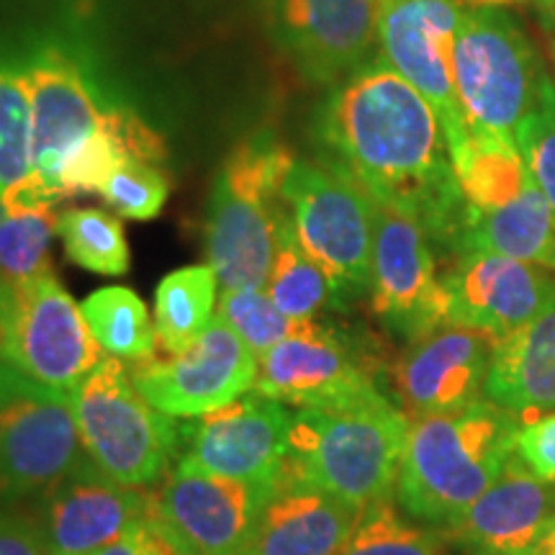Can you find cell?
Segmentation results:
<instances>
[{
  "label": "cell",
  "mask_w": 555,
  "mask_h": 555,
  "mask_svg": "<svg viewBox=\"0 0 555 555\" xmlns=\"http://www.w3.org/2000/svg\"><path fill=\"white\" fill-rule=\"evenodd\" d=\"M324 159L347 172L378 204L412 214L429 240L455 249L466 198L435 108L384 60L365 62L337 82L319 108Z\"/></svg>",
  "instance_id": "obj_1"
},
{
  "label": "cell",
  "mask_w": 555,
  "mask_h": 555,
  "mask_svg": "<svg viewBox=\"0 0 555 555\" xmlns=\"http://www.w3.org/2000/svg\"><path fill=\"white\" fill-rule=\"evenodd\" d=\"M522 416L481 399L450 414L412 420L397 478V504L414 522L446 530L517 455Z\"/></svg>",
  "instance_id": "obj_2"
},
{
  "label": "cell",
  "mask_w": 555,
  "mask_h": 555,
  "mask_svg": "<svg viewBox=\"0 0 555 555\" xmlns=\"http://www.w3.org/2000/svg\"><path fill=\"white\" fill-rule=\"evenodd\" d=\"M412 420L378 388L294 412L286 466L339 502L365 512L391 496Z\"/></svg>",
  "instance_id": "obj_3"
},
{
  "label": "cell",
  "mask_w": 555,
  "mask_h": 555,
  "mask_svg": "<svg viewBox=\"0 0 555 555\" xmlns=\"http://www.w3.org/2000/svg\"><path fill=\"white\" fill-rule=\"evenodd\" d=\"M294 163V152L270 134L249 137L227 155L206 211V258L221 291L266 288Z\"/></svg>",
  "instance_id": "obj_4"
},
{
  "label": "cell",
  "mask_w": 555,
  "mask_h": 555,
  "mask_svg": "<svg viewBox=\"0 0 555 555\" xmlns=\"http://www.w3.org/2000/svg\"><path fill=\"white\" fill-rule=\"evenodd\" d=\"M547 75L522 26L496 5L461 13L455 37V90L468 134L515 144L538 106Z\"/></svg>",
  "instance_id": "obj_5"
},
{
  "label": "cell",
  "mask_w": 555,
  "mask_h": 555,
  "mask_svg": "<svg viewBox=\"0 0 555 555\" xmlns=\"http://www.w3.org/2000/svg\"><path fill=\"white\" fill-rule=\"evenodd\" d=\"M283 204L301 247L324 270L337 309L371 294L376 201L327 159H298L283 183Z\"/></svg>",
  "instance_id": "obj_6"
},
{
  "label": "cell",
  "mask_w": 555,
  "mask_h": 555,
  "mask_svg": "<svg viewBox=\"0 0 555 555\" xmlns=\"http://www.w3.org/2000/svg\"><path fill=\"white\" fill-rule=\"evenodd\" d=\"M80 440L93 466L116 483H157L176 463L180 427L139 393L127 363L106 356L73 397Z\"/></svg>",
  "instance_id": "obj_7"
},
{
  "label": "cell",
  "mask_w": 555,
  "mask_h": 555,
  "mask_svg": "<svg viewBox=\"0 0 555 555\" xmlns=\"http://www.w3.org/2000/svg\"><path fill=\"white\" fill-rule=\"evenodd\" d=\"M106 352L57 275L31 281L0 275V363L54 391L75 393Z\"/></svg>",
  "instance_id": "obj_8"
},
{
  "label": "cell",
  "mask_w": 555,
  "mask_h": 555,
  "mask_svg": "<svg viewBox=\"0 0 555 555\" xmlns=\"http://www.w3.org/2000/svg\"><path fill=\"white\" fill-rule=\"evenodd\" d=\"M73 397L0 363V499L50 494L88 461Z\"/></svg>",
  "instance_id": "obj_9"
},
{
  "label": "cell",
  "mask_w": 555,
  "mask_h": 555,
  "mask_svg": "<svg viewBox=\"0 0 555 555\" xmlns=\"http://www.w3.org/2000/svg\"><path fill=\"white\" fill-rule=\"evenodd\" d=\"M273 489L176 461L150 491V519L178 555H245Z\"/></svg>",
  "instance_id": "obj_10"
},
{
  "label": "cell",
  "mask_w": 555,
  "mask_h": 555,
  "mask_svg": "<svg viewBox=\"0 0 555 555\" xmlns=\"http://www.w3.org/2000/svg\"><path fill=\"white\" fill-rule=\"evenodd\" d=\"M31 101V159L37 189L50 206L62 196V176L99 134L108 106L78 60L60 44H39L21 62Z\"/></svg>",
  "instance_id": "obj_11"
},
{
  "label": "cell",
  "mask_w": 555,
  "mask_h": 555,
  "mask_svg": "<svg viewBox=\"0 0 555 555\" xmlns=\"http://www.w3.org/2000/svg\"><path fill=\"white\" fill-rule=\"evenodd\" d=\"M457 0H380V60L425 95L446 129L450 155L468 142L455 90V37L461 24Z\"/></svg>",
  "instance_id": "obj_12"
},
{
  "label": "cell",
  "mask_w": 555,
  "mask_h": 555,
  "mask_svg": "<svg viewBox=\"0 0 555 555\" xmlns=\"http://www.w3.org/2000/svg\"><path fill=\"white\" fill-rule=\"evenodd\" d=\"M371 307L409 345L448 324V296L427 229L412 214L378 201Z\"/></svg>",
  "instance_id": "obj_13"
},
{
  "label": "cell",
  "mask_w": 555,
  "mask_h": 555,
  "mask_svg": "<svg viewBox=\"0 0 555 555\" xmlns=\"http://www.w3.org/2000/svg\"><path fill=\"white\" fill-rule=\"evenodd\" d=\"M260 358L219 314L189 347L129 365L134 386L157 412L176 420L232 404L255 388Z\"/></svg>",
  "instance_id": "obj_14"
},
{
  "label": "cell",
  "mask_w": 555,
  "mask_h": 555,
  "mask_svg": "<svg viewBox=\"0 0 555 555\" xmlns=\"http://www.w3.org/2000/svg\"><path fill=\"white\" fill-rule=\"evenodd\" d=\"M291 422L286 404L249 391L180 427V461L232 481L273 486L288 455Z\"/></svg>",
  "instance_id": "obj_15"
},
{
  "label": "cell",
  "mask_w": 555,
  "mask_h": 555,
  "mask_svg": "<svg viewBox=\"0 0 555 555\" xmlns=\"http://www.w3.org/2000/svg\"><path fill=\"white\" fill-rule=\"evenodd\" d=\"M373 388L378 386L371 358L339 330L311 319L260 358L253 391L309 409L350 401Z\"/></svg>",
  "instance_id": "obj_16"
},
{
  "label": "cell",
  "mask_w": 555,
  "mask_h": 555,
  "mask_svg": "<svg viewBox=\"0 0 555 555\" xmlns=\"http://www.w3.org/2000/svg\"><path fill=\"white\" fill-rule=\"evenodd\" d=\"M380 0H266L268 26L311 82L337 86L378 41Z\"/></svg>",
  "instance_id": "obj_17"
},
{
  "label": "cell",
  "mask_w": 555,
  "mask_h": 555,
  "mask_svg": "<svg viewBox=\"0 0 555 555\" xmlns=\"http://www.w3.org/2000/svg\"><path fill=\"white\" fill-rule=\"evenodd\" d=\"M448 324L478 330L494 343L515 335L555 298V278L496 253H461L442 275Z\"/></svg>",
  "instance_id": "obj_18"
},
{
  "label": "cell",
  "mask_w": 555,
  "mask_h": 555,
  "mask_svg": "<svg viewBox=\"0 0 555 555\" xmlns=\"http://www.w3.org/2000/svg\"><path fill=\"white\" fill-rule=\"evenodd\" d=\"M491 356L494 339L457 324H442L420 337L393 367L401 412L409 420H422L481 401Z\"/></svg>",
  "instance_id": "obj_19"
},
{
  "label": "cell",
  "mask_w": 555,
  "mask_h": 555,
  "mask_svg": "<svg viewBox=\"0 0 555 555\" xmlns=\"http://www.w3.org/2000/svg\"><path fill=\"white\" fill-rule=\"evenodd\" d=\"M555 522V483L515 455L474 504L440 535L461 555H538Z\"/></svg>",
  "instance_id": "obj_20"
},
{
  "label": "cell",
  "mask_w": 555,
  "mask_h": 555,
  "mask_svg": "<svg viewBox=\"0 0 555 555\" xmlns=\"http://www.w3.org/2000/svg\"><path fill=\"white\" fill-rule=\"evenodd\" d=\"M147 517L150 491L116 483L88 457L47 494L39 522L52 555H88Z\"/></svg>",
  "instance_id": "obj_21"
},
{
  "label": "cell",
  "mask_w": 555,
  "mask_h": 555,
  "mask_svg": "<svg viewBox=\"0 0 555 555\" xmlns=\"http://www.w3.org/2000/svg\"><path fill=\"white\" fill-rule=\"evenodd\" d=\"M363 512L309 483L283 461L245 555H339Z\"/></svg>",
  "instance_id": "obj_22"
},
{
  "label": "cell",
  "mask_w": 555,
  "mask_h": 555,
  "mask_svg": "<svg viewBox=\"0 0 555 555\" xmlns=\"http://www.w3.org/2000/svg\"><path fill=\"white\" fill-rule=\"evenodd\" d=\"M483 397L522 420L555 409V298L522 330L494 343Z\"/></svg>",
  "instance_id": "obj_23"
},
{
  "label": "cell",
  "mask_w": 555,
  "mask_h": 555,
  "mask_svg": "<svg viewBox=\"0 0 555 555\" xmlns=\"http://www.w3.org/2000/svg\"><path fill=\"white\" fill-rule=\"evenodd\" d=\"M453 253H496L555 270V214L540 185L532 183L522 196L491 211H466Z\"/></svg>",
  "instance_id": "obj_24"
},
{
  "label": "cell",
  "mask_w": 555,
  "mask_h": 555,
  "mask_svg": "<svg viewBox=\"0 0 555 555\" xmlns=\"http://www.w3.org/2000/svg\"><path fill=\"white\" fill-rule=\"evenodd\" d=\"M0 198L5 214L52 208L34 178L29 88L13 60H0Z\"/></svg>",
  "instance_id": "obj_25"
},
{
  "label": "cell",
  "mask_w": 555,
  "mask_h": 555,
  "mask_svg": "<svg viewBox=\"0 0 555 555\" xmlns=\"http://www.w3.org/2000/svg\"><path fill=\"white\" fill-rule=\"evenodd\" d=\"M90 335L106 356L142 365L157 356V327L144 301L131 288L106 286L82 301Z\"/></svg>",
  "instance_id": "obj_26"
},
{
  "label": "cell",
  "mask_w": 555,
  "mask_h": 555,
  "mask_svg": "<svg viewBox=\"0 0 555 555\" xmlns=\"http://www.w3.org/2000/svg\"><path fill=\"white\" fill-rule=\"evenodd\" d=\"M219 278L208 266H189L165 275L155 291L157 343L168 356L189 347L208 327L217 309Z\"/></svg>",
  "instance_id": "obj_27"
},
{
  "label": "cell",
  "mask_w": 555,
  "mask_h": 555,
  "mask_svg": "<svg viewBox=\"0 0 555 555\" xmlns=\"http://www.w3.org/2000/svg\"><path fill=\"white\" fill-rule=\"evenodd\" d=\"M266 291L273 298L275 307L294 322H311L322 309H337L330 278L301 247L294 224L288 219V211L281 221V232H278Z\"/></svg>",
  "instance_id": "obj_28"
},
{
  "label": "cell",
  "mask_w": 555,
  "mask_h": 555,
  "mask_svg": "<svg viewBox=\"0 0 555 555\" xmlns=\"http://www.w3.org/2000/svg\"><path fill=\"white\" fill-rule=\"evenodd\" d=\"M57 234L75 266L99 275H124L131 255L121 221L101 208H67L57 217Z\"/></svg>",
  "instance_id": "obj_29"
},
{
  "label": "cell",
  "mask_w": 555,
  "mask_h": 555,
  "mask_svg": "<svg viewBox=\"0 0 555 555\" xmlns=\"http://www.w3.org/2000/svg\"><path fill=\"white\" fill-rule=\"evenodd\" d=\"M339 555H442L437 530L399 515L391 496L371 504Z\"/></svg>",
  "instance_id": "obj_30"
},
{
  "label": "cell",
  "mask_w": 555,
  "mask_h": 555,
  "mask_svg": "<svg viewBox=\"0 0 555 555\" xmlns=\"http://www.w3.org/2000/svg\"><path fill=\"white\" fill-rule=\"evenodd\" d=\"M54 232L57 214L52 208L5 214L0 219V275L21 283L50 273V242Z\"/></svg>",
  "instance_id": "obj_31"
},
{
  "label": "cell",
  "mask_w": 555,
  "mask_h": 555,
  "mask_svg": "<svg viewBox=\"0 0 555 555\" xmlns=\"http://www.w3.org/2000/svg\"><path fill=\"white\" fill-rule=\"evenodd\" d=\"M217 314L262 358L278 343L291 337L301 322H294L275 307L266 288L221 291Z\"/></svg>",
  "instance_id": "obj_32"
},
{
  "label": "cell",
  "mask_w": 555,
  "mask_h": 555,
  "mask_svg": "<svg viewBox=\"0 0 555 555\" xmlns=\"http://www.w3.org/2000/svg\"><path fill=\"white\" fill-rule=\"evenodd\" d=\"M170 193V180L159 165L124 157L103 183L101 196L116 214L127 219L147 221L163 211Z\"/></svg>",
  "instance_id": "obj_33"
},
{
  "label": "cell",
  "mask_w": 555,
  "mask_h": 555,
  "mask_svg": "<svg viewBox=\"0 0 555 555\" xmlns=\"http://www.w3.org/2000/svg\"><path fill=\"white\" fill-rule=\"evenodd\" d=\"M515 147L555 214V88L551 80L543 86L538 106L519 124Z\"/></svg>",
  "instance_id": "obj_34"
},
{
  "label": "cell",
  "mask_w": 555,
  "mask_h": 555,
  "mask_svg": "<svg viewBox=\"0 0 555 555\" xmlns=\"http://www.w3.org/2000/svg\"><path fill=\"white\" fill-rule=\"evenodd\" d=\"M517 457L538 478L555 483V414L522 422L517 435Z\"/></svg>",
  "instance_id": "obj_35"
},
{
  "label": "cell",
  "mask_w": 555,
  "mask_h": 555,
  "mask_svg": "<svg viewBox=\"0 0 555 555\" xmlns=\"http://www.w3.org/2000/svg\"><path fill=\"white\" fill-rule=\"evenodd\" d=\"M0 555H52L39 519L0 515Z\"/></svg>",
  "instance_id": "obj_36"
},
{
  "label": "cell",
  "mask_w": 555,
  "mask_h": 555,
  "mask_svg": "<svg viewBox=\"0 0 555 555\" xmlns=\"http://www.w3.org/2000/svg\"><path fill=\"white\" fill-rule=\"evenodd\" d=\"M538 555H555V522H553L551 530H547V535L543 538V543H540Z\"/></svg>",
  "instance_id": "obj_37"
},
{
  "label": "cell",
  "mask_w": 555,
  "mask_h": 555,
  "mask_svg": "<svg viewBox=\"0 0 555 555\" xmlns=\"http://www.w3.org/2000/svg\"><path fill=\"white\" fill-rule=\"evenodd\" d=\"M468 3H474V5H504V3H517V0H468Z\"/></svg>",
  "instance_id": "obj_38"
},
{
  "label": "cell",
  "mask_w": 555,
  "mask_h": 555,
  "mask_svg": "<svg viewBox=\"0 0 555 555\" xmlns=\"http://www.w3.org/2000/svg\"><path fill=\"white\" fill-rule=\"evenodd\" d=\"M5 217V206H3V198H0V219Z\"/></svg>",
  "instance_id": "obj_39"
},
{
  "label": "cell",
  "mask_w": 555,
  "mask_h": 555,
  "mask_svg": "<svg viewBox=\"0 0 555 555\" xmlns=\"http://www.w3.org/2000/svg\"><path fill=\"white\" fill-rule=\"evenodd\" d=\"M545 3H553V0H545Z\"/></svg>",
  "instance_id": "obj_40"
}]
</instances>
